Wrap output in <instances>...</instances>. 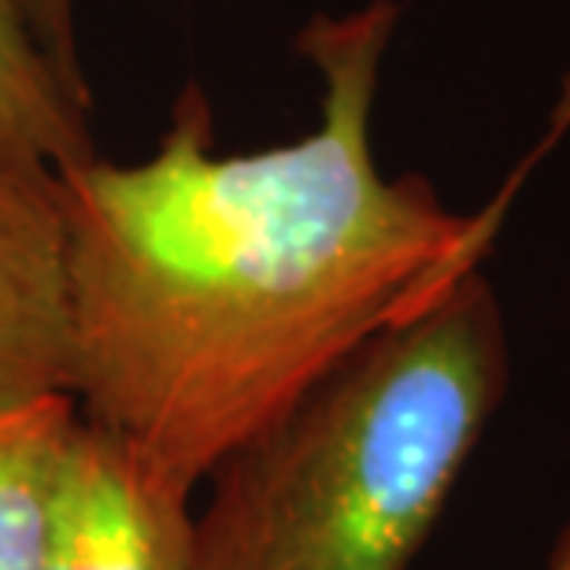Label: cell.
<instances>
[{
  "mask_svg": "<svg viewBox=\"0 0 570 570\" xmlns=\"http://www.w3.org/2000/svg\"><path fill=\"white\" fill-rule=\"evenodd\" d=\"M504 390V318L474 267L215 466L197 570H407Z\"/></svg>",
  "mask_w": 570,
  "mask_h": 570,
  "instance_id": "obj_2",
  "label": "cell"
},
{
  "mask_svg": "<svg viewBox=\"0 0 570 570\" xmlns=\"http://www.w3.org/2000/svg\"><path fill=\"white\" fill-rule=\"evenodd\" d=\"M52 390L71 393L60 178L0 148V396Z\"/></svg>",
  "mask_w": 570,
  "mask_h": 570,
  "instance_id": "obj_4",
  "label": "cell"
},
{
  "mask_svg": "<svg viewBox=\"0 0 570 570\" xmlns=\"http://www.w3.org/2000/svg\"><path fill=\"white\" fill-rule=\"evenodd\" d=\"M22 16H27L33 38L49 56V63L60 71V78L75 89L78 97L89 100V86L82 75V60H78L75 41V0H19Z\"/></svg>",
  "mask_w": 570,
  "mask_h": 570,
  "instance_id": "obj_7",
  "label": "cell"
},
{
  "mask_svg": "<svg viewBox=\"0 0 570 570\" xmlns=\"http://www.w3.org/2000/svg\"><path fill=\"white\" fill-rule=\"evenodd\" d=\"M556 560H560V563H570V530L563 533V541H560V552H556Z\"/></svg>",
  "mask_w": 570,
  "mask_h": 570,
  "instance_id": "obj_8",
  "label": "cell"
},
{
  "mask_svg": "<svg viewBox=\"0 0 570 570\" xmlns=\"http://www.w3.org/2000/svg\"><path fill=\"white\" fill-rule=\"evenodd\" d=\"M189 500L82 415L38 570H197Z\"/></svg>",
  "mask_w": 570,
  "mask_h": 570,
  "instance_id": "obj_3",
  "label": "cell"
},
{
  "mask_svg": "<svg viewBox=\"0 0 570 570\" xmlns=\"http://www.w3.org/2000/svg\"><path fill=\"white\" fill-rule=\"evenodd\" d=\"M552 570H570V563H560V560H556V563H552Z\"/></svg>",
  "mask_w": 570,
  "mask_h": 570,
  "instance_id": "obj_9",
  "label": "cell"
},
{
  "mask_svg": "<svg viewBox=\"0 0 570 570\" xmlns=\"http://www.w3.org/2000/svg\"><path fill=\"white\" fill-rule=\"evenodd\" d=\"M401 4L315 16L318 127L215 153L200 86L145 164L56 170L71 393L159 482L193 497L352 352L482 264L497 212L455 215L423 175L385 178L371 116Z\"/></svg>",
  "mask_w": 570,
  "mask_h": 570,
  "instance_id": "obj_1",
  "label": "cell"
},
{
  "mask_svg": "<svg viewBox=\"0 0 570 570\" xmlns=\"http://www.w3.org/2000/svg\"><path fill=\"white\" fill-rule=\"evenodd\" d=\"M82 407L75 393L0 396V570H38Z\"/></svg>",
  "mask_w": 570,
  "mask_h": 570,
  "instance_id": "obj_5",
  "label": "cell"
},
{
  "mask_svg": "<svg viewBox=\"0 0 570 570\" xmlns=\"http://www.w3.org/2000/svg\"><path fill=\"white\" fill-rule=\"evenodd\" d=\"M0 148L49 170L97 156L89 100L49 63L19 0H0Z\"/></svg>",
  "mask_w": 570,
  "mask_h": 570,
  "instance_id": "obj_6",
  "label": "cell"
}]
</instances>
